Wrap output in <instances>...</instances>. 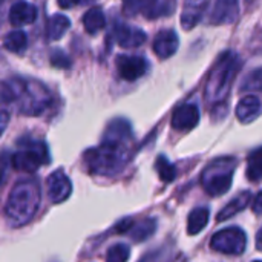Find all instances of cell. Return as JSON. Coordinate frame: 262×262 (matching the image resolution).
<instances>
[{
    "mask_svg": "<svg viewBox=\"0 0 262 262\" xmlns=\"http://www.w3.org/2000/svg\"><path fill=\"white\" fill-rule=\"evenodd\" d=\"M132 137H134V134H132L130 123L127 120H124V118H115L107 124L101 141L127 144L132 140Z\"/></svg>",
    "mask_w": 262,
    "mask_h": 262,
    "instance_id": "9a60e30c",
    "label": "cell"
},
{
    "mask_svg": "<svg viewBox=\"0 0 262 262\" xmlns=\"http://www.w3.org/2000/svg\"><path fill=\"white\" fill-rule=\"evenodd\" d=\"M262 112L261 100L255 95H247L241 98L236 106V117L241 123H252L255 121Z\"/></svg>",
    "mask_w": 262,
    "mask_h": 262,
    "instance_id": "ac0fdd59",
    "label": "cell"
},
{
    "mask_svg": "<svg viewBox=\"0 0 262 262\" xmlns=\"http://www.w3.org/2000/svg\"><path fill=\"white\" fill-rule=\"evenodd\" d=\"M6 123H8V112H6V111H3V112H2V124H0L2 132L6 129Z\"/></svg>",
    "mask_w": 262,
    "mask_h": 262,
    "instance_id": "1f68e13d",
    "label": "cell"
},
{
    "mask_svg": "<svg viewBox=\"0 0 262 262\" xmlns=\"http://www.w3.org/2000/svg\"><path fill=\"white\" fill-rule=\"evenodd\" d=\"M51 63L55 68H63V69H68L71 66V60L60 49H54L52 51V54H51Z\"/></svg>",
    "mask_w": 262,
    "mask_h": 262,
    "instance_id": "f1b7e54d",
    "label": "cell"
},
{
    "mask_svg": "<svg viewBox=\"0 0 262 262\" xmlns=\"http://www.w3.org/2000/svg\"><path fill=\"white\" fill-rule=\"evenodd\" d=\"M239 89L241 91H262V68L249 72L246 78L243 80Z\"/></svg>",
    "mask_w": 262,
    "mask_h": 262,
    "instance_id": "4316f807",
    "label": "cell"
},
{
    "mask_svg": "<svg viewBox=\"0 0 262 262\" xmlns=\"http://www.w3.org/2000/svg\"><path fill=\"white\" fill-rule=\"evenodd\" d=\"M37 18V8L28 2H18L9 9V21L14 26H26L34 23Z\"/></svg>",
    "mask_w": 262,
    "mask_h": 262,
    "instance_id": "e0dca14e",
    "label": "cell"
},
{
    "mask_svg": "<svg viewBox=\"0 0 262 262\" xmlns=\"http://www.w3.org/2000/svg\"><path fill=\"white\" fill-rule=\"evenodd\" d=\"M18 150L11 157L15 170L34 173L40 166L49 161V154L45 141L34 138H20L17 141Z\"/></svg>",
    "mask_w": 262,
    "mask_h": 262,
    "instance_id": "5b68a950",
    "label": "cell"
},
{
    "mask_svg": "<svg viewBox=\"0 0 262 262\" xmlns=\"http://www.w3.org/2000/svg\"><path fill=\"white\" fill-rule=\"evenodd\" d=\"M130 256V249L126 244H115L109 249L106 255V261L109 262H124Z\"/></svg>",
    "mask_w": 262,
    "mask_h": 262,
    "instance_id": "83f0119b",
    "label": "cell"
},
{
    "mask_svg": "<svg viewBox=\"0 0 262 262\" xmlns=\"http://www.w3.org/2000/svg\"><path fill=\"white\" fill-rule=\"evenodd\" d=\"M256 249L262 252V227L261 230L258 232V235H256Z\"/></svg>",
    "mask_w": 262,
    "mask_h": 262,
    "instance_id": "d6a6232c",
    "label": "cell"
},
{
    "mask_svg": "<svg viewBox=\"0 0 262 262\" xmlns=\"http://www.w3.org/2000/svg\"><path fill=\"white\" fill-rule=\"evenodd\" d=\"M72 193L71 180L66 177L63 170H55L48 178V196L54 204H60L66 201Z\"/></svg>",
    "mask_w": 262,
    "mask_h": 262,
    "instance_id": "30bf717a",
    "label": "cell"
},
{
    "mask_svg": "<svg viewBox=\"0 0 262 262\" xmlns=\"http://www.w3.org/2000/svg\"><path fill=\"white\" fill-rule=\"evenodd\" d=\"M180 46L178 34L173 29H163L160 31L154 38V52L160 58H169L172 57Z\"/></svg>",
    "mask_w": 262,
    "mask_h": 262,
    "instance_id": "5bb4252c",
    "label": "cell"
},
{
    "mask_svg": "<svg viewBox=\"0 0 262 262\" xmlns=\"http://www.w3.org/2000/svg\"><path fill=\"white\" fill-rule=\"evenodd\" d=\"M157 230V221L149 218V220H143L137 224L132 226V229L127 232V235L135 241V243H143L146 239H149Z\"/></svg>",
    "mask_w": 262,
    "mask_h": 262,
    "instance_id": "7402d4cb",
    "label": "cell"
},
{
    "mask_svg": "<svg viewBox=\"0 0 262 262\" xmlns=\"http://www.w3.org/2000/svg\"><path fill=\"white\" fill-rule=\"evenodd\" d=\"M249 2H253V0H249Z\"/></svg>",
    "mask_w": 262,
    "mask_h": 262,
    "instance_id": "836d02e7",
    "label": "cell"
},
{
    "mask_svg": "<svg viewBox=\"0 0 262 262\" xmlns=\"http://www.w3.org/2000/svg\"><path fill=\"white\" fill-rule=\"evenodd\" d=\"M252 210L255 215H259L262 216V190L256 195V198L253 200V204H252Z\"/></svg>",
    "mask_w": 262,
    "mask_h": 262,
    "instance_id": "f546056e",
    "label": "cell"
},
{
    "mask_svg": "<svg viewBox=\"0 0 262 262\" xmlns=\"http://www.w3.org/2000/svg\"><path fill=\"white\" fill-rule=\"evenodd\" d=\"M40 206V186L34 178L18 181L5 204V220L11 227L28 224Z\"/></svg>",
    "mask_w": 262,
    "mask_h": 262,
    "instance_id": "7a4b0ae2",
    "label": "cell"
},
{
    "mask_svg": "<svg viewBox=\"0 0 262 262\" xmlns=\"http://www.w3.org/2000/svg\"><path fill=\"white\" fill-rule=\"evenodd\" d=\"M206 0H184V9L181 14V26L186 31L195 28L206 11Z\"/></svg>",
    "mask_w": 262,
    "mask_h": 262,
    "instance_id": "2e32d148",
    "label": "cell"
},
{
    "mask_svg": "<svg viewBox=\"0 0 262 262\" xmlns=\"http://www.w3.org/2000/svg\"><path fill=\"white\" fill-rule=\"evenodd\" d=\"M157 170L160 173V178L164 181V183H170L175 180L177 177V169L175 166L164 157V155H160L157 158Z\"/></svg>",
    "mask_w": 262,
    "mask_h": 262,
    "instance_id": "484cf974",
    "label": "cell"
},
{
    "mask_svg": "<svg viewBox=\"0 0 262 262\" xmlns=\"http://www.w3.org/2000/svg\"><path fill=\"white\" fill-rule=\"evenodd\" d=\"M235 160L233 158H221L212 163L201 177V184L210 196H221L227 193L233 183L235 172Z\"/></svg>",
    "mask_w": 262,
    "mask_h": 262,
    "instance_id": "8992f818",
    "label": "cell"
},
{
    "mask_svg": "<svg viewBox=\"0 0 262 262\" xmlns=\"http://www.w3.org/2000/svg\"><path fill=\"white\" fill-rule=\"evenodd\" d=\"M247 177L250 181L262 180V147H258L249 155L247 160Z\"/></svg>",
    "mask_w": 262,
    "mask_h": 262,
    "instance_id": "d4e9b609",
    "label": "cell"
},
{
    "mask_svg": "<svg viewBox=\"0 0 262 262\" xmlns=\"http://www.w3.org/2000/svg\"><path fill=\"white\" fill-rule=\"evenodd\" d=\"M117 72L126 81H135L137 78L143 77L147 71V61L141 55H127L120 54L115 58Z\"/></svg>",
    "mask_w": 262,
    "mask_h": 262,
    "instance_id": "9c48e42d",
    "label": "cell"
},
{
    "mask_svg": "<svg viewBox=\"0 0 262 262\" xmlns=\"http://www.w3.org/2000/svg\"><path fill=\"white\" fill-rule=\"evenodd\" d=\"M241 68L239 57L227 51L224 52L209 74V80L206 84V101L212 104H221L230 92L233 80Z\"/></svg>",
    "mask_w": 262,
    "mask_h": 262,
    "instance_id": "277c9868",
    "label": "cell"
},
{
    "mask_svg": "<svg viewBox=\"0 0 262 262\" xmlns=\"http://www.w3.org/2000/svg\"><path fill=\"white\" fill-rule=\"evenodd\" d=\"M130 160V152L126 144L101 141L98 147L89 149L84 154V161L89 172L101 177H115Z\"/></svg>",
    "mask_w": 262,
    "mask_h": 262,
    "instance_id": "3957f363",
    "label": "cell"
},
{
    "mask_svg": "<svg viewBox=\"0 0 262 262\" xmlns=\"http://www.w3.org/2000/svg\"><path fill=\"white\" fill-rule=\"evenodd\" d=\"M58 2H60V6L68 8V6H71L72 3H75V5H89V3H94V2H97V0H58Z\"/></svg>",
    "mask_w": 262,
    "mask_h": 262,
    "instance_id": "4dcf8cb0",
    "label": "cell"
},
{
    "mask_svg": "<svg viewBox=\"0 0 262 262\" xmlns=\"http://www.w3.org/2000/svg\"><path fill=\"white\" fill-rule=\"evenodd\" d=\"M114 37H115L117 43L121 48H126V49L138 48L147 38V35H146V32L143 29L129 26V25H123V23H117L115 25V28H114Z\"/></svg>",
    "mask_w": 262,
    "mask_h": 262,
    "instance_id": "4fadbf2b",
    "label": "cell"
},
{
    "mask_svg": "<svg viewBox=\"0 0 262 262\" xmlns=\"http://www.w3.org/2000/svg\"><path fill=\"white\" fill-rule=\"evenodd\" d=\"M209 218H210V213H209V209H206V207H198V209L192 210V213L189 215V220H187V233L189 235L200 233L207 226Z\"/></svg>",
    "mask_w": 262,
    "mask_h": 262,
    "instance_id": "603a6c76",
    "label": "cell"
},
{
    "mask_svg": "<svg viewBox=\"0 0 262 262\" xmlns=\"http://www.w3.org/2000/svg\"><path fill=\"white\" fill-rule=\"evenodd\" d=\"M250 200H252V195H250V192H243V193H239L238 196H235L221 212H220V215H218V221L221 223V221H226V220H229V218H232V216H235L236 213H239V212H243L247 206H249V203H250Z\"/></svg>",
    "mask_w": 262,
    "mask_h": 262,
    "instance_id": "d6986e66",
    "label": "cell"
},
{
    "mask_svg": "<svg viewBox=\"0 0 262 262\" xmlns=\"http://www.w3.org/2000/svg\"><path fill=\"white\" fill-rule=\"evenodd\" d=\"M210 247L224 255H243L247 247V235L239 227H227L212 236Z\"/></svg>",
    "mask_w": 262,
    "mask_h": 262,
    "instance_id": "52a82bcc",
    "label": "cell"
},
{
    "mask_svg": "<svg viewBox=\"0 0 262 262\" xmlns=\"http://www.w3.org/2000/svg\"><path fill=\"white\" fill-rule=\"evenodd\" d=\"M200 123V109L195 103L178 106L172 115V127L177 130H190Z\"/></svg>",
    "mask_w": 262,
    "mask_h": 262,
    "instance_id": "7c38bea8",
    "label": "cell"
},
{
    "mask_svg": "<svg viewBox=\"0 0 262 262\" xmlns=\"http://www.w3.org/2000/svg\"><path fill=\"white\" fill-rule=\"evenodd\" d=\"M173 0H124V11L129 15L143 14L147 18L173 12Z\"/></svg>",
    "mask_w": 262,
    "mask_h": 262,
    "instance_id": "ba28073f",
    "label": "cell"
},
{
    "mask_svg": "<svg viewBox=\"0 0 262 262\" xmlns=\"http://www.w3.org/2000/svg\"><path fill=\"white\" fill-rule=\"evenodd\" d=\"M2 101L15 104L20 114L35 117L43 114L51 104L49 89L37 80L11 78L2 84Z\"/></svg>",
    "mask_w": 262,
    "mask_h": 262,
    "instance_id": "6da1fadb",
    "label": "cell"
},
{
    "mask_svg": "<svg viewBox=\"0 0 262 262\" xmlns=\"http://www.w3.org/2000/svg\"><path fill=\"white\" fill-rule=\"evenodd\" d=\"M239 15V0H215L210 11L212 25L233 23Z\"/></svg>",
    "mask_w": 262,
    "mask_h": 262,
    "instance_id": "8fae6325",
    "label": "cell"
},
{
    "mask_svg": "<svg viewBox=\"0 0 262 262\" xmlns=\"http://www.w3.org/2000/svg\"><path fill=\"white\" fill-rule=\"evenodd\" d=\"M3 46L5 49L11 51V52H15V54H20L23 52L26 48H28V37L23 31L20 29H15V31H11L5 35L3 38Z\"/></svg>",
    "mask_w": 262,
    "mask_h": 262,
    "instance_id": "cb8c5ba5",
    "label": "cell"
},
{
    "mask_svg": "<svg viewBox=\"0 0 262 262\" xmlns=\"http://www.w3.org/2000/svg\"><path fill=\"white\" fill-rule=\"evenodd\" d=\"M83 26L89 34H97L106 26V17L101 8H91L84 15H83Z\"/></svg>",
    "mask_w": 262,
    "mask_h": 262,
    "instance_id": "44dd1931",
    "label": "cell"
},
{
    "mask_svg": "<svg viewBox=\"0 0 262 262\" xmlns=\"http://www.w3.org/2000/svg\"><path fill=\"white\" fill-rule=\"evenodd\" d=\"M69 26H71V21H69V18L66 15L54 14L48 20V25H46V37L49 40H58L66 34Z\"/></svg>",
    "mask_w": 262,
    "mask_h": 262,
    "instance_id": "ffe728a7",
    "label": "cell"
}]
</instances>
